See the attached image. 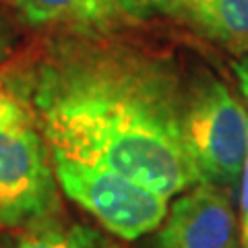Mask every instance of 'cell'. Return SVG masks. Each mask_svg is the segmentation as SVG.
I'll return each mask as SVG.
<instances>
[{
  "mask_svg": "<svg viewBox=\"0 0 248 248\" xmlns=\"http://www.w3.org/2000/svg\"><path fill=\"white\" fill-rule=\"evenodd\" d=\"M11 85L50 151L110 168L164 199L201 182L184 139L190 89L161 54L71 31Z\"/></svg>",
  "mask_w": 248,
  "mask_h": 248,
  "instance_id": "cell-1",
  "label": "cell"
},
{
  "mask_svg": "<svg viewBox=\"0 0 248 248\" xmlns=\"http://www.w3.org/2000/svg\"><path fill=\"white\" fill-rule=\"evenodd\" d=\"M56 182L64 195L91 213L110 234L137 240L157 230L168 215V199L110 168L50 151Z\"/></svg>",
  "mask_w": 248,
  "mask_h": 248,
  "instance_id": "cell-2",
  "label": "cell"
},
{
  "mask_svg": "<svg viewBox=\"0 0 248 248\" xmlns=\"http://www.w3.org/2000/svg\"><path fill=\"white\" fill-rule=\"evenodd\" d=\"M184 139L201 182L234 188L248 155V114L217 79L188 91Z\"/></svg>",
  "mask_w": 248,
  "mask_h": 248,
  "instance_id": "cell-3",
  "label": "cell"
},
{
  "mask_svg": "<svg viewBox=\"0 0 248 248\" xmlns=\"http://www.w3.org/2000/svg\"><path fill=\"white\" fill-rule=\"evenodd\" d=\"M60 213L52 155L35 122H0V232Z\"/></svg>",
  "mask_w": 248,
  "mask_h": 248,
  "instance_id": "cell-4",
  "label": "cell"
},
{
  "mask_svg": "<svg viewBox=\"0 0 248 248\" xmlns=\"http://www.w3.org/2000/svg\"><path fill=\"white\" fill-rule=\"evenodd\" d=\"M157 248H238L230 188L199 182L168 209Z\"/></svg>",
  "mask_w": 248,
  "mask_h": 248,
  "instance_id": "cell-5",
  "label": "cell"
},
{
  "mask_svg": "<svg viewBox=\"0 0 248 248\" xmlns=\"http://www.w3.org/2000/svg\"><path fill=\"white\" fill-rule=\"evenodd\" d=\"M31 25L64 27L73 33H108L135 23L122 0H11Z\"/></svg>",
  "mask_w": 248,
  "mask_h": 248,
  "instance_id": "cell-6",
  "label": "cell"
},
{
  "mask_svg": "<svg viewBox=\"0 0 248 248\" xmlns=\"http://www.w3.org/2000/svg\"><path fill=\"white\" fill-rule=\"evenodd\" d=\"M0 248H116L97 230L85 223L66 221L60 215L15 230Z\"/></svg>",
  "mask_w": 248,
  "mask_h": 248,
  "instance_id": "cell-7",
  "label": "cell"
},
{
  "mask_svg": "<svg viewBox=\"0 0 248 248\" xmlns=\"http://www.w3.org/2000/svg\"><path fill=\"white\" fill-rule=\"evenodd\" d=\"M192 27L244 56L248 54V0H209L195 15Z\"/></svg>",
  "mask_w": 248,
  "mask_h": 248,
  "instance_id": "cell-8",
  "label": "cell"
},
{
  "mask_svg": "<svg viewBox=\"0 0 248 248\" xmlns=\"http://www.w3.org/2000/svg\"><path fill=\"white\" fill-rule=\"evenodd\" d=\"M122 4L135 23L153 15H164L190 25L195 15V0H122Z\"/></svg>",
  "mask_w": 248,
  "mask_h": 248,
  "instance_id": "cell-9",
  "label": "cell"
},
{
  "mask_svg": "<svg viewBox=\"0 0 248 248\" xmlns=\"http://www.w3.org/2000/svg\"><path fill=\"white\" fill-rule=\"evenodd\" d=\"M0 122H33L27 104L23 102L11 81L0 79Z\"/></svg>",
  "mask_w": 248,
  "mask_h": 248,
  "instance_id": "cell-10",
  "label": "cell"
},
{
  "mask_svg": "<svg viewBox=\"0 0 248 248\" xmlns=\"http://www.w3.org/2000/svg\"><path fill=\"white\" fill-rule=\"evenodd\" d=\"M240 236L244 246L248 242V155L240 176Z\"/></svg>",
  "mask_w": 248,
  "mask_h": 248,
  "instance_id": "cell-11",
  "label": "cell"
},
{
  "mask_svg": "<svg viewBox=\"0 0 248 248\" xmlns=\"http://www.w3.org/2000/svg\"><path fill=\"white\" fill-rule=\"evenodd\" d=\"M13 48H15L13 27L9 25V21L0 15V64H2V62L13 54Z\"/></svg>",
  "mask_w": 248,
  "mask_h": 248,
  "instance_id": "cell-12",
  "label": "cell"
},
{
  "mask_svg": "<svg viewBox=\"0 0 248 248\" xmlns=\"http://www.w3.org/2000/svg\"><path fill=\"white\" fill-rule=\"evenodd\" d=\"M232 68H234L240 89H242L246 102H248V54H244V56H240L238 60L232 62Z\"/></svg>",
  "mask_w": 248,
  "mask_h": 248,
  "instance_id": "cell-13",
  "label": "cell"
},
{
  "mask_svg": "<svg viewBox=\"0 0 248 248\" xmlns=\"http://www.w3.org/2000/svg\"><path fill=\"white\" fill-rule=\"evenodd\" d=\"M207 2H209V0H195V15H197L201 9H203ZM195 15H192V21H195ZM190 25H192V23H190Z\"/></svg>",
  "mask_w": 248,
  "mask_h": 248,
  "instance_id": "cell-14",
  "label": "cell"
},
{
  "mask_svg": "<svg viewBox=\"0 0 248 248\" xmlns=\"http://www.w3.org/2000/svg\"><path fill=\"white\" fill-rule=\"evenodd\" d=\"M242 248H248V242H246V244H244V246H242Z\"/></svg>",
  "mask_w": 248,
  "mask_h": 248,
  "instance_id": "cell-15",
  "label": "cell"
}]
</instances>
